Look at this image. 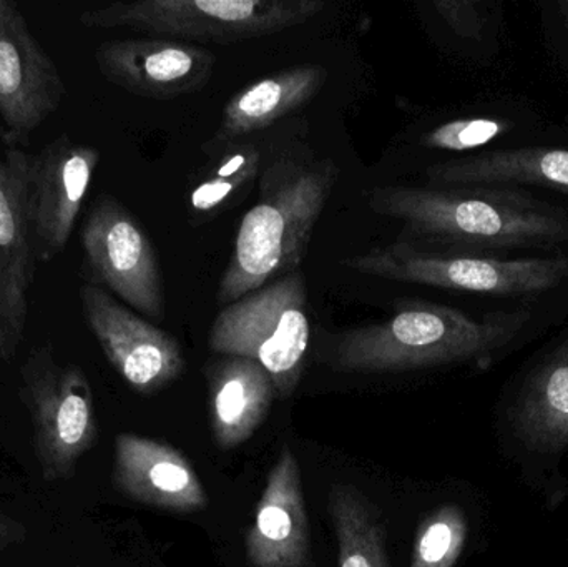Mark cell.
<instances>
[{
    "label": "cell",
    "instance_id": "obj_8",
    "mask_svg": "<svg viewBox=\"0 0 568 567\" xmlns=\"http://www.w3.org/2000/svg\"><path fill=\"white\" fill-rule=\"evenodd\" d=\"M19 395L32 418L33 448L43 479L73 478L99 436L85 372L73 363L57 362L52 346H37L20 368Z\"/></svg>",
    "mask_w": 568,
    "mask_h": 567
},
{
    "label": "cell",
    "instance_id": "obj_9",
    "mask_svg": "<svg viewBox=\"0 0 568 567\" xmlns=\"http://www.w3.org/2000/svg\"><path fill=\"white\" fill-rule=\"evenodd\" d=\"M83 275L153 320L163 318V288L152 240L135 216L100 196L82 226Z\"/></svg>",
    "mask_w": 568,
    "mask_h": 567
},
{
    "label": "cell",
    "instance_id": "obj_19",
    "mask_svg": "<svg viewBox=\"0 0 568 567\" xmlns=\"http://www.w3.org/2000/svg\"><path fill=\"white\" fill-rule=\"evenodd\" d=\"M327 79L323 65H296L240 90L223 110L222 140L265 129L310 102Z\"/></svg>",
    "mask_w": 568,
    "mask_h": 567
},
{
    "label": "cell",
    "instance_id": "obj_21",
    "mask_svg": "<svg viewBox=\"0 0 568 567\" xmlns=\"http://www.w3.org/2000/svg\"><path fill=\"white\" fill-rule=\"evenodd\" d=\"M473 533V516L466 506L456 502L437 506L417 528L410 567H456Z\"/></svg>",
    "mask_w": 568,
    "mask_h": 567
},
{
    "label": "cell",
    "instance_id": "obj_6",
    "mask_svg": "<svg viewBox=\"0 0 568 567\" xmlns=\"http://www.w3.org/2000/svg\"><path fill=\"white\" fill-rule=\"evenodd\" d=\"M310 340L306 286L293 273L225 306L213 322L209 345L219 355L262 365L284 398L300 383Z\"/></svg>",
    "mask_w": 568,
    "mask_h": 567
},
{
    "label": "cell",
    "instance_id": "obj_11",
    "mask_svg": "<svg viewBox=\"0 0 568 567\" xmlns=\"http://www.w3.org/2000/svg\"><path fill=\"white\" fill-rule=\"evenodd\" d=\"M79 298L90 332L130 388L152 395L182 375L185 360L170 333L140 318L100 286L85 283Z\"/></svg>",
    "mask_w": 568,
    "mask_h": 567
},
{
    "label": "cell",
    "instance_id": "obj_13",
    "mask_svg": "<svg viewBox=\"0 0 568 567\" xmlns=\"http://www.w3.org/2000/svg\"><path fill=\"white\" fill-rule=\"evenodd\" d=\"M30 155L16 146L0 150V360L16 358L29 316L33 282L32 232L27 209Z\"/></svg>",
    "mask_w": 568,
    "mask_h": 567
},
{
    "label": "cell",
    "instance_id": "obj_24",
    "mask_svg": "<svg viewBox=\"0 0 568 567\" xmlns=\"http://www.w3.org/2000/svg\"><path fill=\"white\" fill-rule=\"evenodd\" d=\"M444 22L463 39L477 40L486 30L484 3L476 0H437L434 2Z\"/></svg>",
    "mask_w": 568,
    "mask_h": 567
},
{
    "label": "cell",
    "instance_id": "obj_18",
    "mask_svg": "<svg viewBox=\"0 0 568 567\" xmlns=\"http://www.w3.org/2000/svg\"><path fill=\"white\" fill-rule=\"evenodd\" d=\"M278 395L265 368L253 360L226 356L212 369V425L216 445L239 448L262 425Z\"/></svg>",
    "mask_w": 568,
    "mask_h": 567
},
{
    "label": "cell",
    "instance_id": "obj_5",
    "mask_svg": "<svg viewBox=\"0 0 568 567\" xmlns=\"http://www.w3.org/2000/svg\"><path fill=\"white\" fill-rule=\"evenodd\" d=\"M321 0H136L82 12L87 29H130L202 42H242L301 26Z\"/></svg>",
    "mask_w": 568,
    "mask_h": 567
},
{
    "label": "cell",
    "instance_id": "obj_25",
    "mask_svg": "<svg viewBox=\"0 0 568 567\" xmlns=\"http://www.w3.org/2000/svg\"><path fill=\"white\" fill-rule=\"evenodd\" d=\"M27 528L17 519L10 518L6 513L0 512V553L9 549L10 546L26 541Z\"/></svg>",
    "mask_w": 568,
    "mask_h": 567
},
{
    "label": "cell",
    "instance_id": "obj_7",
    "mask_svg": "<svg viewBox=\"0 0 568 567\" xmlns=\"http://www.w3.org/2000/svg\"><path fill=\"white\" fill-rule=\"evenodd\" d=\"M344 263L377 279L479 295H542L568 282V256L504 260L484 253L443 255L397 243Z\"/></svg>",
    "mask_w": 568,
    "mask_h": 567
},
{
    "label": "cell",
    "instance_id": "obj_17",
    "mask_svg": "<svg viewBox=\"0 0 568 567\" xmlns=\"http://www.w3.org/2000/svg\"><path fill=\"white\" fill-rule=\"evenodd\" d=\"M436 186H540L568 195V150L549 146L494 150L427 169Z\"/></svg>",
    "mask_w": 568,
    "mask_h": 567
},
{
    "label": "cell",
    "instance_id": "obj_1",
    "mask_svg": "<svg viewBox=\"0 0 568 567\" xmlns=\"http://www.w3.org/2000/svg\"><path fill=\"white\" fill-rule=\"evenodd\" d=\"M369 205L417 235L474 252L552 250L568 243V212L490 186H386Z\"/></svg>",
    "mask_w": 568,
    "mask_h": 567
},
{
    "label": "cell",
    "instance_id": "obj_15",
    "mask_svg": "<svg viewBox=\"0 0 568 567\" xmlns=\"http://www.w3.org/2000/svg\"><path fill=\"white\" fill-rule=\"evenodd\" d=\"M113 479L133 502L173 513H196L209 496L189 459L165 443L122 433L115 438Z\"/></svg>",
    "mask_w": 568,
    "mask_h": 567
},
{
    "label": "cell",
    "instance_id": "obj_4",
    "mask_svg": "<svg viewBox=\"0 0 568 567\" xmlns=\"http://www.w3.org/2000/svg\"><path fill=\"white\" fill-rule=\"evenodd\" d=\"M497 448L520 482L556 509L568 498V335L539 353L503 389Z\"/></svg>",
    "mask_w": 568,
    "mask_h": 567
},
{
    "label": "cell",
    "instance_id": "obj_12",
    "mask_svg": "<svg viewBox=\"0 0 568 567\" xmlns=\"http://www.w3.org/2000/svg\"><path fill=\"white\" fill-rule=\"evenodd\" d=\"M99 162V150L69 135L30 156L27 209L37 262H52L65 249Z\"/></svg>",
    "mask_w": 568,
    "mask_h": 567
},
{
    "label": "cell",
    "instance_id": "obj_23",
    "mask_svg": "<svg viewBox=\"0 0 568 567\" xmlns=\"http://www.w3.org/2000/svg\"><path fill=\"white\" fill-rule=\"evenodd\" d=\"M509 123L499 119H459L443 123L424 135L423 143L429 149L463 152L487 145L509 130Z\"/></svg>",
    "mask_w": 568,
    "mask_h": 567
},
{
    "label": "cell",
    "instance_id": "obj_20",
    "mask_svg": "<svg viewBox=\"0 0 568 567\" xmlns=\"http://www.w3.org/2000/svg\"><path fill=\"white\" fill-rule=\"evenodd\" d=\"M329 513L339 546V567H389L383 529L353 488L331 489Z\"/></svg>",
    "mask_w": 568,
    "mask_h": 567
},
{
    "label": "cell",
    "instance_id": "obj_2",
    "mask_svg": "<svg viewBox=\"0 0 568 567\" xmlns=\"http://www.w3.org/2000/svg\"><path fill=\"white\" fill-rule=\"evenodd\" d=\"M532 313H489L473 318L429 302L400 306L389 320L351 330L337 343L336 363L347 372H406L474 363L490 366L516 346Z\"/></svg>",
    "mask_w": 568,
    "mask_h": 567
},
{
    "label": "cell",
    "instance_id": "obj_26",
    "mask_svg": "<svg viewBox=\"0 0 568 567\" xmlns=\"http://www.w3.org/2000/svg\"><path fill=\"white\" fill-rule=\"evenodd\" d=\"M564 9H566V17L568 22V2L564 3Z\"/></svg>",
    "mask_w": 568,
    "mask_h": 567
},
{
    "label": "cell",
    "instance_id": "obj_14",
    "mask_svg": "<svg viewBox=\"0 0 568 567\" xmlns=\"http://www.w3.org/2000/svg\"><path fill=\"white\" fill-rule=\"evenodd\" d=\"M95 63L106 82L153 100L195 92L215 65L210 50L169 39H126L97 47Z\"/></svg>",
    "mask_w": 568,
    "mask_h": 567
},
{
    "label": "cell",
    "instance_id": "obj_10",
    "mask_svg": "<svg viewBox=\"0 0 568 567\" xmlns=\"http://www.w3.org/2000/svg\"><path fill=\"white\" fill-rule=\"evenodd\" d=\"M65 83L12 0H0V120L6 146L30 135L57 112Z\"/></svg>",
    "mask_w": 568,
    "mask_h": 567
},
{
    "label": "cell",
    "instance_id": "obj_3",
    "mask_svg": "<svg viewBox=\"0 0 568 567\" xmlns=\"http://www.w3.org/2000/svg\"><path fill=\"white\" fill-rule=\"evenodd\" d=\"M337 172L333 163L282 160L266 172L262 200L246 212L216 300L232 305L300 265Z\"/></svg>",
    "mask_w": 568,
    "mask_h": 567
},
{
    "label": "cell",
    "instance_id": "obj_22",
    "mask_svg": "<svg viewBox=\"0 0 568 567\" xmlns=\"http://www.w3.org/2000/svg\"><path fill=\"white\" fill-rule=\"evenodd\" d=\"M260 160H262V153L253 145H245L229 153L223 162L193 190L190 196L193 212L205 215L225 205L236 192L255 179Z\"/></svg>",
    "mask_w": 568,
    "mask_h": 567
},
{
    "label": "cell",
    "instance_id": "obj_16",
    "mask_svg": "<svg viewBox=\"0 0 568 567\" xmlns=\"http://www.w3.org/2000/svg\"><path fill=\"white\" fill-rule=\"evenodd\" d=\"M307 553L310 529L300 465L284 446L246 536V555L253 567H304Z\"/></svg>",
    "mask_w": 568,
    "mask_h": 567
}]
</instances>
